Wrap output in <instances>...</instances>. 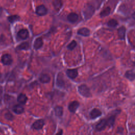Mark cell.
I'll return each instance as SVG.
<instances>
[{"label":"cell","instance_id":"obj_14","mask_svg":"<svg viewBox=\"0 0 135 135\" xmlns=\"http://www.w3.org/2000/svg\"><path fill=\"white\" fill-rule=\"evenodd\" d=\"M53 5L57 11H59L62 6V0H54L53 1Z\"/></svg>","mask_w":135,"mask_h":135},{"label":"cell","instance_id":"obj_4","mask_svg":"<svg viewBox=\"0 0 135 135\" xmlns=\"http://www.w3.org/2000/svg\"><path fill=\"white\" fill-rule=\"evenodd\" d=\"M48 12L47 9L43 5L38 6L36 9V13L39 16H43Z\"/></svg>","mask_w":135,"mask_h":135},{"label":"cell","instance_id":"obj_28","mask_svg":"<svg viewBox=\"0 0 135 135\" xmlns=\"http://www.w3.org/2000/svg\"><path fill=\"white\" fill-rule=\"evenodd\" d=\"M132 18H133L134 20H135V12H134V13L132 14Z\"/></svg>","mask_w":135,"mask_h":135},{"label":"cell","instance_id":"obj_1","mask_svg":"<svg viewBox=\"0 0 135 135\" xmlns=\"http://www.w3.org/2000/svg\"><path fill=\"white\" fill-rule=\"evenodd\" d=\"M78 91L79 93L83 97H90L91 96L89 88L85 84L82 85L78 87Z\"/></svg>","mask_w":135,"mask_h":135},{"label":"cell","instance_id":"obj_5","mask_svg":"<svg viewBox=\"0 0 135 135\" xmlns=\"http://www.w3.org/2000/svg\"><path fill=\"white\" fill-rule=\"evenodd\" d=\"M12 58L10 55L5 54L4 55L2 58V62L5 65H10L12 62Z\"/></svg>","mask_w":135,"mask_h":135},{"label":"cell","instance_id":"obj_8","mask_svg":"<svg viewBox=\"0 0 135 135\" xmlns=\"http://www.w3.org/2000/svg\"><path fill=\"white\" fill-rule=\"evenodd\" d=\"M18 35L20 39L25 40L27 39L29 36V32L26 29H22L18 32Z\"/></svg>","mask_w":135,"mask_h":135},{"label":"cell","instance_id":"obj_3","mask_svg":"<svg viewBox=\"0 0 135 135\" xmlns=\"http://www.w3.org/2000/svg\"><path fill=\"white\" fill-rule=\"evenodd\" d=\"M107 126H108V122L107 119H103L101 120L99 123H98L95 128L96 131H101L104 130Z\"/></svg>","mask_w":135,"mask_h":135},{"label":"cell","instance_id":"obj_15","mask_svg":"<svg viewBox=\"0 0 135 135\" xmlns=\"http://www.w3.org/2000/svg\"><path fill=\"white\" fill-rule=\"evenodd\" d=\"M13 110L16 114H21L24 111V108L20 105H17L13 107Z\"/></svg>","mask_w":135,"mask_h":135},{"label":"cell","instance_id":"obj_19","mask_svg":"<svg viewBox=\"0 0 135 135\" xmlns=\"http://www.w3.org/2000/svg\"><path fill=\"white\" fill-rule=\"evenodd\" d=\"M28 100V98L24 94H20L18 98V102L22 104H24Z\"/></svg>","mask_w":135,"mask_h":135},{"label":"cell","instance_id":"obj_26","mask_svg":"<svg viewBox=\"0 0 135 135\" xmlns=\"http://www.w3.org/2000/svg\"><path fill=\"white\" fill-rule=\"evenodd\" d=\"M29 48V43L26 42H23L22 43L20 46H19V48L20 49H23V50H26L28 48Z\"/></svg>","mask_w":135,"mask_h":135},{"label":"cell","instance_id":"obj_17","mask_svg":"<svg viewBox=\"0 0 135 135\" xmlns=\"http://www.w3.org/2000/svg\"><path fill=\"white\" fill-rule=\"evenodd\" d=\"M43 45L42 39L40 38H38L34 43V47L36 49H39L42 47Z\"/></svg>","mask_w":135,"mask_h":135},{"label":"cell","instance_id":"obj_18","mask_svg":"<svg viewBox=\"0 0 135 135\" xmlns=\"http://www.w3.org/2000/svg\"><path fill=\"white\" fill-rule=\"evenodd\" d=\"M40 80L42 83H48L50 81V77L47 74H43V75H41V76L40 77Z\"/></svg>","mask_w":135,"mask_h":135},{"label":"cell","instance_id":"obj_30","mask_svg":"<svg viewBox=\"0 0 135 135\" xmlns=\"http://www.w3.org/2000/svg\"><path fill=\"white\" fill-rule=\"evenodd\" d=\"M134 65H135V61H134Z\"/></svg>","mask_w":135,"mask_h":135},{"label":"cell","instance_id":"obj_22","mask_svg":"<svg viewBox=\"0 0 135 135\" xmlns=\"http://www.w3.org/2000/svg\"><path fill=\"white\" fill-rule=\"evenodd\" d=\"M115 120V116H110L108 119H107L108 125L110 127H112L114 125Z\"/></svg>","mask_w":135,"mask_h":135},{"label":"cell","instance_id":"obj_10","mask_svg":"<svg viewBox=\"0 0 135 135\" xmlns=\"http://www.w3.org/2000/svg\"><path fill=\"white\" fill-rule=\"evenodd\" d=\"M68 20L71 23H75L78 20V15L75 13H70L68 16Z\"/></svg>","mask_w":135,"mask_h":135},{"label":"cell","instance_id":"obj_11","mask_svg":"<svg viewBox=\"0 0 135 135\" xmlns=\"http://www.w3.org/2000/svg\"><path fill=\"white\" fill-rule=\"evenodd\" d=\"M79 106V103L78 102V101H73V102L70 104L69 106V110L72 112H75L77 110Z\"/></svg>","mask_w":135,"mask_h":135},{"label":"cell","instance_id":"obj_27","mask_svg":"<svg viewBox=\"0 0 135 135\" xmlns=\"http://www.w3.org/2000/svg\"><path fill=\"white\" fill-rule=\"evenodd\" d=\"M5 116H6L7 119H10V120L12 119V118H13V116L12 115L11 113H6Z\"/></svg>","mask_w":135,"mask_h":135},{"label":"cell","instance_id":"obj_9","mask_svg":"<svg viewBox=\"0 0 135 135\" xmlns=\"http://www.w3.org/2000/svg\"><path fill=\"white\" fill-rule=\"evenodd\" d=\"M66 75L70 78L74 79L78 76V70L77 69L68 70L66 71Z\"/></svg>","mask_w":135,"mask_h":135},{"label":"cell","instance_id":"obj_25","mask_svg":"<svg viewBox=\"0 0 135 135\" xmlns=\"http://www.w3.org/2000/svg\"><path fill=\"white\" fill-rule=\"evenodd\" d=\"M77 45V42L75 41H72L71 43L69 44V45L68 46V48L70 50H72L75 48V47Z\"/></svg>","mask_w":135,"mask_h":135},{"label":"cell","instance_id":"obj_23","mask_svg":"<svg viewBox=\"0 0 135 135\" xmlns=\"http://www.w3.org/2000/svg\"><path fill=\"white\" fill-rule=\"evenodd\" d=\"M118 25V22L114 19H111L108 22V25L111 28L116 27Z\"/></svg>","mask_w":135,"mask_h":135},{"label":"cell","instance_id":"obj_16","mask_svg":"<svg viewBox=\"0 0 135 135\" xmlns=\"http://www.w3.org/2000/svg\"><path fill=\"white\" fill-rule=\"evenodd\" d=\"M125 77L130 81H133L135 79V73L132 71H127L125 73Z\"/></svg>","mask_w":135,"mask_h":135},{"label":"cell","instance_id":"obj_24","mask_svg":"<svg viewBox=\"0 0 135 135\" xmlns=\"http://www.w3.org/2000/svg\"><path fill=\"white\" fill-rule=\"evenodd\" d=\"M19 18H20L19 16L18 15H12V16H10L9 17L8 20L10 22L13 23L17 20H18L19 19Z\"/></svg>","mask_w":135,"mask_h":135},{"label":"cell","instance_id":"obj_2","mask_svg":"<svg viewBox=\"0 0 135 135\" xmlns=\"http://www.w3.org/2000/svg\"><path fill=\"white\" fill-rule=\"evenodd\" d=\"M84 15L86 19H90L95 13V9L92 5H88L86 7L84 11Z\"/></svg>","mask_w":135,"mask_h":135},{"label":"cell","instance_id":"obj_6","mask_svg":"<svg viewBox=\"0 0 135 135\" xmlns=\"http://www.w3.org/2000/svg\"><path fill=\"white\" fill-rule=\"evenodd\" d=\"M101 114H102V112H101V111L99 109L96 108L93 109L90 113V117L92 118V119H96V118H97V117L101 116Z\"/></svg>","mask_w":135,"mask_h":135},{"label":"cell","instance_id":"obj_29","mask_svg":"<svg viewBox=\"0 0 135 135\" xmlns=\"http://www.w3.org/2000/svg\"><path fill=\"white\" fill-rule=\"evenodd\" d=\"M2 93V88H1V87L0 86V96L1 95Z\"/></svg>","mask_w":135,"mask_h":135},{"label":"cell","instance_id":"obj_12","mask_svg":"<svg viewBox=\"0 0 135 135\" xmlns=\"http://www.w3.org/2000/svg\"><path fill=\"white\" fill-rule=\"evenodd\" d=\"M44 124V123L43 120H38L34 123V124H33V127L34 129L39 130L43 127Z\"/></svg>","mask_w":135,"mask_h":135},{"label":"cell","instance_id":"obj_20","mask_svg":"<svg viewBox=\"0 0 135 135\" xmlns=\"http://www.w3.org/2000/svg\"><path fill=\"white\" fill-rule=\"evenodd\" d=\"M110 11H111V9L109 7H107L106 8H105L104 10H103L101 12L100 14V16L103 18V17H105L109 15L110 13Z\"/></svg>","mask_w":135,"mask_h":135},{"label":"cell","instance_id":"obj_7","mask_svg":"<svg viewBox=\"0 0 135 135\" xmlns=\"http://www.w3.org/2000/svg\"><path fill=\"white\" fill-rule=\"evenodd\" d=\"M90 30L86 28H82L80 29L78 31V34L79 35L84 36V37H88L90 35Z\"/></svg>","mask_w":135,"mask_h":135},{"label":"cell","instance_id":"obj_13","mask_svg":"<svg viewBox=\"0 0 135 135\" xmlns=\"http://www.w3.org/2000/svg\"><path fill=\"white\" fill-rule=\"evenodd\" d=\"M118 33L119 38L122 39L124 40L125 39V34H126V28L124 26L120 27L118 30Z\"/></svg>","mask_w":135,"mask_h":135},{"label":"cell","instance_id":"obj_21","mask_svg":"<svg viewBox=\"0 0 135 135\" xmlns=\"http://www.w3.org/2000/svg\"><path fill=\"white\" fill-rule=\"evenodd\" d=\"M55 114L57 116L60 117L63 114V108L61 107L58 106L55 108Z\"/></svg>","mask_w":135,"mask_h":135}]
</instances>
